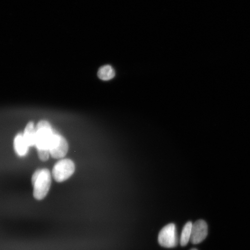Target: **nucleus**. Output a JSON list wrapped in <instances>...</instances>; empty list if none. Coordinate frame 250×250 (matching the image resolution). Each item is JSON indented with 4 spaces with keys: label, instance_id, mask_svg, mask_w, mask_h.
<instances>
[{
    "label": "nucleus",
    "instance_id": "nucleus-2",
    "mask_svg": "<svg viewBox=\"0 0 250 250\" xmlns=\"http://www.w3.org/2000/svg\"><path fill=\"white\" fill-rule=\"evenodd\" d=\"M33 187V196L39 201L44 199L51 186V172L48 168H40L34 172L31 178Z\"/></svg>",
    "mask_w": 250,
    "mask_h": 250
},
{
    "label": "nucleus",
    "instance_id": "nucleus-1",
    "mask_svg": "<svg viewBox=\"0 0 250 250\" xmlns=\"http://www.w3.org/2000/svg\"><path fill=\"white\" fill-rule=\"evenodd\" d=\"M37 141L36 146L41 161L45 162L49 157V147L55 131L48 121L42 120L36 126Z\"/></svg>",
    "mask_w": 250,
    "mask_h": 250
},
{
    "label": "nucleus",
    "instance_id": "nucleus-5",
    "mask_svg": "<svg viewBox=\"0 0 250 250\" xmlns=\"http://www.w3.org/2000/svg\"><path fill=\"white\" fill-rule=\"evenodd\" d=\"M68 151V145L66 139L58 132H54L51 143H50L49 151L50 155L54 159L64 158Z\"/></svg>",
    "mask_w": 250,
    "mask_h": 250
},
{
    "label": "nucleus",
    "instance_id": "nucleus-9",
    "mask_svg": "<svg viewBox=\"0 0 250 250\" xmlns=\"http://www.w3.org/2000/svg\"><path fill=\"white\" fill-rule=\"evenodd\" d=\"M98 77L102 81H109L115 76L114 68L109 65H105L99 68L98 72Z\"/></svg>",
    "mask_w": 250,
    "mask_h": 250
},
{
    "label": "nucleus",
    "instance_id": "nucleus-10",
    "mask_svg": "<svg viewBox=\"0 0 250 250\" xmlns=\"http://www.w3.org/2000/svg\"><path fill=\"white\" fill-rule=\"evenodd\" d=\"M192 224V222H188L184 226L180 240L181 246H186L190 241V237H191Z\"/></svg>",
    "mask_w": 250,
    "mask_h": 250
},
{
    "label": "nucleus",
    "instance_id": "nucleus-7",
    "mask_svg": "<svg viewBox=\"0 0 250 250\" xmlns=\"http://www.w3.org/2000/svg\"><path fill=\"white\" fill-rule=\"evenodd\" d=\"M14 147L15 152L18 156H24L27 154L29 146L25 142L23 133H18L15 137Z\"/></svg>",
    "mask_w": 250,
    "mask_h": 250
},
{
    "label": "nucleus",
    "instance_id": "nucleus-3",
    "mask_svg": "<svg viewBox=\"0 0 250 250\" xmlns=\"http://www.w3.org/2000/svg\"><path fill=\"white\" fill-rule=\"evenodd\" d=\"M76 170L74 162L70 159H63L58 161L53 167L52 174L58 183L63 182L73 175Z\"/></svg>",
    "mask_w": 250,
    "mask_h": 250
},
{
    "label": "nucleus",
    "instance_id": "nucleus-11",
    "mask_svg": "<svg viewBox=\"0 0 250 250\" xmlns=\"http://www.w3.org/2000/svg\"><path fill=\"white\" fill-rule=\"evenodd\" d=\"M190 250H197L196 249H190Z\"/></svg>",
    "mask_w": 250,
    "mask_h": 250
},
{
    "label": "nucleus",
    "instance_id": "nucleus-8",
    "mask_svg": "<svg viewBox=\"0 0 250 250\" xmlns=\"http://www.w3.org/2000/svg\"><path fill=\"white\" fill-rule=\"evenodd\" d=\"M23 137L25 142H26L28 146H36L37 141L36 128L34 127L33 122H30L25 127Z\"/></svg>",
    "mask_w": 250,
    "mask_h": 250
},
{
    "label": "nucleus",
    "instance_id": "nucleus-4",
    "mask_svg": "<svg viewBox=\"0 0 250 250\" xmlns=\"http://www.w3.org/2000/svg\"><path fill=\"white\" fill-rule=\"evenodd\" d=\"M158 242L165 248H174L178 245L176 227L174 224H169L164 227L158 234Z\"/></svg>",
    "mask_w": 250,
    "mask_h": 250
},
{
    "label": "nucleus",
    "instance_id": "nucleus-6",
    "mask_svg": "<svg viewBox=\"0 0 250 250\" xmlns=\"http://www.w3.org/2000/svg\"><path fill=\"white\" fill-rule=\"evenodd\" d=\"M208 234V227L206 221L202 220L196 221L192 224L191 237L190 241L193 245L204 241Z\"/></svg>",
    "mask_w": 250,
    "mask_h": 250
}]
</instances>
